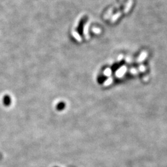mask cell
<instances>
[{
	"mask_svg": "<svg viewBox=\"0 0 167 167\" xmlns=\"http://www.w3.org/2000/svg\"><path fill=\"white\" fill-rule=\"evenodd\" d=\"M65 108V104L64 103V102H60L58 105H56V109L58 110L59 111L61 110H63Z\"/></svg>",
	"mask_w": 167,
	"mask_h": 167,
	"instance_id": "3957f363",
	"label": "cell"
},
{
	"mask_svg": "<svg viewBox=\"0 0 167 167\" xmlns=\"http://www.w3.org/2000/svg\"><path fill=\"white\" fill-rule=\"evenodd\" d=\"M55 167H57V166H55Z\"/></svg>",
	"mask_w": 167,
	"mask_h": 167,
	"instance_id": "277c9868",
	"label": "cell"
},
{
	"mask_svg": "<svg viewBox=\"0 0 167 167\" xmlns=\"http://www.w3.org/2000/svg\"><path fill=\"white\" fill-rule=\"evenodd\" d=\"M4 105L6 106H9L11 104V98L9 96H5L3 98Z\"/></svg>",
	"mask_w": 167,
	"mask_h": 167,
	"instance_id": "7a4b0ae2",
	"label": "cell"
},
{
	"mask_svg": "<svg viewBox=\"0 0 167 167\" xmlns=\"http://www.w3.org/2000/svg\"><path fill=\"white\" fill-rule=\"evenodd\" d=\"M87 19H88V17L87 16H84L79 22V23L78 24V26L77 27V32L80 34V35H82L83 34V29H84V25L86 24V22H87Z\"/></svg>",
	"mask_w": 167,
	"mask_h": 167,
	"instance_id": "6da1fadb",
	"label": "cell"
}]
</instances>
